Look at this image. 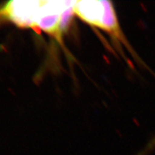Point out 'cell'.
I'll list each match as a JSON object with an SVG mask.
<instances>
[{"mask_svg": "<svg viewBox=\"0 0 155 155\" xmlns=\"http://www.w3.org/2000/svg\"><path fill=\"white\" fill-rule=\"evenodd\" d=\"M76 1L13 0L0 5V23L42 32L60 43L72 21Z\"/></svg>", "mask_w": 155, "mask_h": 155, "instance_id": "cell-1", "label": "cell"}, {"mask_svg": "<svg viewBox=\"0 0 155 155\" xmlns=\"http://www.w3.org/2000/svg\"><path fill=\"white\" fill-rule=\"evenodd\" d=\"M75 16L83 22L107 33L113 40L122 45L134 55L121 28L113 4L105 0L76 1L74 5Z\"/></svg>", "mask_w": 155, "mask_h": 155, "instance_id": "cell-2", "label": "cell"}, {"mask_svg": "<svg viewBox=\"0 0 155 155\" xmlns=\"http://www.w3.org/2000/svg\"><path fill=\"white\" fill-rule=\"evenodd\" d=\"M154 147H155V137L152 139V140H151L150 142L147 144V146L146 147V150H145V151H144V152H142L144 153V154H146L147 152H150V151L153 150Z\"/></svg>", "mask_w": 155, "mask_h": 155, "instance_id": "cell-3", "label": "cell"}]
</instances>
